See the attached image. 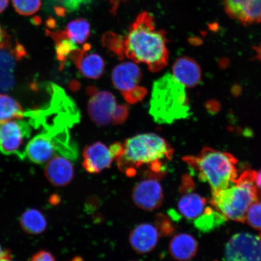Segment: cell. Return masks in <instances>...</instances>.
Wrapping results in <instances>:
<instances>
[{"label": "cell", "mask_w": 261, "mask_h": 261, "mask_svg": "<svg viewBox=\"0 0 261 261\" xmlns=\"http://www.w3.org/2000/svg\"><path fill=\"white\" fill-rule=\"evenodd\" d=\"M125 55L137 63H143L152 72L168 65L169 52L165 32L156 28L154 18L143 12L123 39Z\"/></svg>", "instance_id": "2"}, {"label": "cell", "mask_w": 261, "mask_h": 261, "mask_svg": "<svg viewBox=\"0 0 261 261\" xmlns=\"http://www.w3.org/2000/svg\"><path fill=\"white\" fill-rule=\"evenodd\" d=\"M171 256L178 261H187L197 253L198 244L195 238L187 233L178 234L173 237L169 246Z\"/></svg>", "instance_id": "20"}, {"label": "cell", "mask_w": 261, "mask_h": 261, "mask_svg": "<svg viewBox=\"0 0 261 261\" xmlns=\"http://www.w3.org/2000/svg\"><path fill=\"white\" fill-rule=\"evenodd\" d=\"M227 261H261V238L248 233L234 234L225 250Z\"/></svg>", "instance_id": "8"}, {"label": "cell", "mask_w": 261, "mask_h": 261, "mask_svg": "<svg viewBox=\"0 0 261 261\" xmlns=\"http://www.w3.org/2000/svg\"><path fill=\"white\" fill-rule=\"evenodd\" d=\"M25 112L20 103L7 94H0V123L23 118Z\"/></svg>", "instance_id": "23"}, {"label": "cell", "mask_w": 261, "mask_h": 261, "mask_svg": "<svg viewBox=\"0 0 261 261\" xmlns=\"http://www.w3.org/2000/svg\"><path fill=\"white\" fill-rule=\"evenodd\" d=\"M224 4L231 18L245 24L260 23L261 0H224Z\"/></svg>", "instance_id": "11"}, {"label": "cell", "mask_w": 261, "mask_h": 261, "mask_svg": "<svg viewBox=\"0 0 261 261\" xmlns=\"http://www.w3.org/2000/svg\"><path fill=\"white\" fill-rule=\"evenodd\" d=\"M31 126L30 123L21 119L0 123V152L22 159V146L31 136Z\"/></svg>", "instance_id": "7"}, {"label": "cell", "mask_w": 261, "mask_h": 261, "mask_svg": "<svg viewBox=\"0 0 261 261\" xmlns=\"http://www.w3.org/2000/svg\"><path fill=\"white\" fill-rule=\"evenodd\" d=\"M256 185L258 192L259 191H261V171L257 172L256 177Z\"/></svg>", "instance_id": "37"}, {"label": "cell", "mask_w": 261, "mask_h": 261, "mask_svg": "<svg viewBox=\"0 0 261 261\" xmlns=\"http://www.w3.org/2000/svg\"><path fill=\"white\" fill-rule=\"evenodd\" d=\"M125 1V0H111V3H112L113 8V11H116L117 8L120 5V3L123 2Z\"/></svg>", "instance_id": "38"}, {"label": "cell", "mask_w": 261, "mask_h": 261, "mask_svg": "<svg viewBox=\"0 0 261 261\" xmlns=\"http://www.w3.org/2000/svg\"><path fill=\"white\" fill-rule=\"evenodd\" d=\"M184 161L207 182L212 192L226 188L238 178L237 159L228 152L204 148L197 156H186Z\"/></svg>", "instance_id": "5"}, {"label": "cell", "mask_w": 261, "mask_h": 261, "mask_svg": "<svg viewBox=\"0 0 261 261\" xmlns=\"http://www.w3.org/2000/svg\"><path fill=\"white\" fill-rule=\"evenodd\" d=\"M227 218L219 211L211 207L205 208L203 214L195 219V226L203 232H208L223 224Z\"/></svg>", "instance_id": "25"}, {"label": "cell", "mask_w": 261, "mask_h": 261, "mask_svg": "<svg viewBox=\"0 0 261 261\" xmlns=\"http://www.w3.org/2000/svg\"><path fill=\"white\" fill-rule=\"evenodd\" d=\"M30 261H56L54 257L52 256L50 253L45 252V251H41L35 254L32 257Z\"/></svg>", "instance_id": "35"}, {"label": "cell", "mask_w": 261, "mask_h": 261, "mask_svg": "<svg viewBox=\"0 0 261 261\" xmlns=\"http://www.w3.org/2000/svg\"><path fill=\"white\" fill-rule=\"evenodd\" d=\"M117 106L115 97L109 91H97L91 96L88 103V113L97 125L107 126L112 122V116Z\"/></svg>", "instance_id": "10"}, {"label": "cell", "mask_w": 261, "mask_h": 261, "mask_svg": "<svg viewBox=\"0 0 261 261\" xmlns=\"http://www.w3.org/2000/svg\"><path fill=\"white\" fill-rule=\"evenodd\" d=\"M51 100L43 109L25 112L31 126L43 128V133L53 142L57 155L74 160L78 156L77 147L70 135V129L80 120L76 104L63 89L55 84L48 87Z\"/></svg>", "instance_id": "1"}, {"label": "cell", "mask_w": 261, "mask_h": 261, "mask_svg": "<svg viewBox=\"0 0 261 261\" xmlns=\"http://www.w3.org/2000/svg\"><path fill=\"white\" fill-rule=\"evenodd\" d=\"M194 184L192 178L189 177V175H185L182 179L181 185L179 190H180L181 192H184L185 194L190 192L193 190L194 188Z\"/></svg>", "instance_id": "34"}, {"label": "cell", "mask_w": 261, "mask_h": 261, "mask_svg": "<svg viewBox=\"0 0 261 261\" xmlns=\"http://www.w3.org/2000/svg\"><path fill=\"white\" fill-rule=\"evenodd\" d=\"M133 261H137V260H133Z\"/></svg>", "instance_id": "45"}, {"label": "cell", "mask_w": 261, "mask_h": 261, "mask_svg": "<svg viewBox=\"0 0 261 261\" xmlns=\"http://www.w3.org/2000/svg\"><path fill=\"white\" fill-rule=\"evenodd\" d=\"M25 55L24 48L19 44L0 48V91L9 90L14 86L15 60Z\"/></svg>", "instance_id": "12"}, {"label": "cell", "mask_w": 261, "mask_h": 261, "mask_svg": "<svg viewBox=\"0 0 261 261\" xmlns=\"http://www.w3.org/2000/svg\"><path fill=\"white\" fill-rule=\"evenodd\" d=\"M12 2L16 12L24 16L35 14L41 6V0H12Z\"/></svg>", "instance_id": "28"}, {"label": "cell", "mask_w": 261, "mask_h": 261, "mask_svg": "<svg viewBox=\"0 0 261 261\" xmlns=\"http://www.w3.org/2000/svg\"><path fill=\"white\" fill-rule=\"evenodd\" d=\"M260 237L261 238V234H260Z\"/></svg>", "instance_id": "44"}, {"label": "cell", "mask_w": 261, "mask_h": 261, "mask_svg": "<svg viewBox=\"0 0 261 261\" xmlns=\"http://www.w3.org/2000/svg\"><path fill=\"white\" fill-rule=\"evenodd\" d=\"M132 197L137 207L144 211H152L161 206L164 196L158 179L148 178L139 182L134 187Z\"/></svg>", "instance_id": "9"}, {"label": "cell", "mask_w": 261, "mask_h": 261, "mask_svg": "<svg viewBox=\"0 0 261 261\" xmlns=\"http://www.w3.org/2000/svg\"><path fill=\"white\" fill-rule=\"evenodd\" d=\"M11 42L8 35L0 26V48L8 46L11 44Z\"/></svg>", "instance_id": "36"}, {"label": "cell", "mask_w": 261, "mask_h": 261, "mask_svg": "<svg viewBox=\"0 0 261 261\" xmlns=\"http://www.w3.org/2000/svg\"><path fill=\"white\" fill-rule=\"evenodd\" d=\"M45 174L51 184L63 187L72 180L74 168L70 160L56 155L45 165Z\"/></svg>", "instance_id": "18"}, {"label": "cell", "mask_w": 261, "mask_h": 261, "mask_svg": "<svg viewBox=\"0 0 261 261\" xmlns=\"http://www.w3.org/2000/svg\"><path fill=\"white\" fill-rule=\"evenodd\" d=\"M66 37L76 44L85 43L90 35V25L86 19H77L71 21L64 30Z\"/></svg>", "instance_id": "26"}, {"label": "cell", "mask_w": 261, "mask_h": 261, "mask_svg": "<svg viewBox=\"0 0 261 261\" xmlns=\"http://www.w3.org/2000/svg\"><path fill=\"white\" fill-rule=\"evenodd\" d=\"M159 237L155 226L149 223H142L134 228L130 232L129 243L137 253H148L155 249Z\"/></svg>", "instance_id": "17"}, {"label": "cell", "mask_w": 261, "mask_h": 261, "mask_svg": "<svg viewBox=\"0 0 261 261\" xmlns=\"http://www.w3.org/2000/svg\"><path fill=\"white\" fill-rule=\"evenodd\" d=\"M83 168L90 174H98L109 168L114 161L110 148L97 142L87 146L83 151Z\"/></svg>", "instance_id": "14"}, {"label": "cell", "mask_w": 261, "mask_h": 261, "mask_svg": "<svg viewBox=\"0 0 261 261\" xmlns=\"http://www.w3.org/2000/svg\"><path fill=\"white\" fill-rule=\"evenodd\" d=\"M90 48V44L84 45L83 48L75 50L70 58L85 77L97 80L103 74L105 62L100 55L89 54Z\"/></svg>", "instance_id": "13"}, {"label": "cell", "mask_w": 261, "mask_h": 261, "mask_svg": "<svg viewBox=\"0 0 261 261\" xmlns=\"http://www.w3.org/2000/svg\"><path fill=\"white\" fill-rule=\"evenodd\" d=\"M46 34L53 39L55 42L57 58L60 62L61 69H63L66 65L68 59L70 58L73 52L79 47L76 44L66 37L64 31L54 32L47 30Z\"/></svg>", "instance_id": "22"}, {"label": "cell", "mask_w": 261, "mask_h": 261, "mask_svg": "<svg viewBox=\"0 0 261 261\" xmlns=\"http://www.w3.org/2000/svg\"><path fill=\"white\" fill-rule=\"evenodd\" d=\"M20 224L26 232L31 234L43 232L47 227V222L44 215L35 210L26 211L21 215Z\"/></svg>", "instance_id": "24"}, {"label": "cell", "mask_w": 261, "mask_h": 261, "mask_svg": "<svg viewBox=\"0 0 261 261\" xmlns=\"http://www.w3.org/2000/svg\"><path fill=\"white\" fill-rule=\"evenodd\" d=\"M112 79L114 87L123 94L139 87L142 71L136 64L126 62L114 68Z\"/></svg>", "instance_id": "16"}, {"label": "cell", "mask_w": 261, "mask_h": 261, "mask_svg": "<svg viewBox=\"0 0 261 261\" xmlns=\"http://www.w3.org/2000/svg\"><path fill=\"white\" fill-rule=\"evenodd\" d=\"M91 2L92 0H64L63 8L66 13L73 12Z\"/></svg>", "instance_id": "33"}, {"label": "cell", "mask_w": 261, "mask_h": 261, "mask_svg": "<svg viewBox=\"0 0 261 261\" xmlns=\"http://www.w3.org/2000/svg\"><path fill=\"white\" fill-rule=\"evenodd\" d=\"M206 201L200 195L188 192L182 195L178 202V210L188 220L197 219L203 214Z\"/></svg>", "instance_id": "21"}, {"label": "cell", "mask_w": 261, "mask_h": 261, "mask_svg": "<svg viewBox=\"0 0 261 261\" xmlns=\"http://www.w3.org/2000/svg\"><path fill=\"white\" fill-rule=\"evenodd\" d=\"M185 86L170 73L153 84L149 114L159 124H172L187 118L191 107Z\"/></svg>", "instance_id": "4"}, {"label": "cell", "mask_w": 261, "mask_h": 261, "mask_svg": "<svg viewBox=\"0 0 261 261\" xmlns=\"http://www.w3.org/2000/svg\"><path fill=\"white\" fill-rule=\"evenodd\" d=\"M147 94V90L143 87H138L128 92L124 93L122 96L127 102L134 104L143 100Z\"/></svg>", "instance_id": "31"}, {"label": "cell", "mask_w": 261, "mask_h": 261, "mask_svg": "<svg viewBox=\"0 0 261 261\" xmlns=\"http://www.w3.org/2000/svg\"><path fill=\"white\" fill-rule=\"evenodd\" d=\"M56 155L57 153L53 142L45 134L40 133L26 145L23 159L27 158L36 164L43 165Z\"/></svg>", "instance_id": "15"}, {"label": "cell", "mask_w": 261, "mask_h": 261, "mask_svg": "<svg viewBox=\"0 0 261 261\" xmlns=\"http://www.w3.org/2000/svg\"><path fill=\"white\" fill-rule=\"evenodd\" d=\"M9 0H0V13L4 11L7 8Z\"/></svg>", "instance_id": "39"}, {"label": "cell", "mask_w": 261, "mask_h": 261, "mask_svg": "<svg viewBox=\"0 0 261 261\" xmlns=\"http://www.w3.org/2000/svg\"><path fill=\"white\" fill-rule=\"evenodd\" d=\"M123 151L116 161L120 171L128 177L136 174L137 171L144 165L169 161L174 149L166 140L155 134L137 135L124 142Z\"/></svg>", "instance_id": "3"}, {"label": "cell", "mask_w": 261, "mask_h": 261, "mask_svg": "<svg viewBox=\"0 0 261 261\" xmlns=\"http://www.w3.org/2000/svg\"><path fill=\"white\" fill-rule=\"evenodd\" d=\"M129 116V107L126 104L117 105L112 116L114 125H120L125 122Z\"/></svg>", "instance_id": "32"}, {"label": "cell", "mask_w": 261, "mask_h": 261, "mask_svg": "<svg viewBox=\"0 0 261 261\" xmlns=\"http://www.w3.org/2000/svg\"><path fill=\"white\" fill-rule=\"evenodd\" d=\"M172 71L173 76L185 87L197 86L201 79L200 67L190 58H178L173 65Z\"/></svg>", "instance_id": "19"}, {"label": "cell", "mask_w": 261, "mask_h": 261, "mask_svg": "<svg viewBox=\"0 0 261 261\" xmlns=\"http://www.w3.org/2000/svg\"><path fill=\"white\" fill-rule=\"evenodd\" d=\"M256 174L244 172L227 188L212 192V205L227 219L244 223L248 208L259 197Z\"/></svg>", "instance_id": "6"}, {"label": "cell", "mask_w": 261, "mask_h": 261, "mask_svg": "<svg viewBox=\"0 0 261 261\" xmlns=\"http://www.w3.org/2000/svg\"><path fill=\"white\" fill-rule=\"evenodd\" d=\"M246 221L251 227L261 231V197H258L248 208Z\"/></svg>", "instance_id": "29"}, {"label": "cell", "mask_w": 261, "mask_h": 261, "mask_svg": "<svg viewBox=\"0 0 261 261\" xmlns=\"http://www.w3.org/2000/svg\"><path fill=\"white\" fill-rule=\"evenodd\" d=\"M97 91V89L95 87H88L87 89V94H89L90 96L93 95L94 94H95Z\"/></svg>", "instance_id": "41"}, {"label": "cell", "mask_w": 261, "mask_h": 261, "mask_svg": "<svg viewBox=\"0 0 261 261\" xmlns=\"http://www.w3.org/2000/svg\"><path fill=\"white\" fill-rule=\"evenodd\" d=\"M255 50L257 54V58L261 60V44L256 47Z\"/></svg>", "instance_id": "42"}, {"label": "cell", "mask_w": 261, "mask_h": 261, "mask_svg": "<svg viewBox=\"0 0 261 261\" xmlns=\"http://www.w3.org/2000/svg\"><path fill=\"white\" fill-rule=\"evenodd\" d=\"M102 42L104 46L115 54L120 60L125 57L124 40L120 36L113 33L107 34L103 35Z\"/></svg>", "instance_id": "27"}, {"label": "cell", "mask_w": 261, "mask_h": 261, "mask_svg": "<svg viewBox=\"0 0 261 261\" xmlns=\"http://www.w3.org/2000/svg\"><path fill=\"white\" fill-rule=\"evenodd\" d=\"M154 226L159 236L161 237L170 236L174 231V227L172 226L169 218L162 214L156 215Z\"/></svg>", "instance_id": "30"}, {"label": "cell", "mask_w": 261, "mask_h": 261, "mask_svg": "<svg viewBox=\"0 0 261 261\" xmlns=\"http://www.w3.org/2000/svg\"><path fill=\"white\" fill-rule=\"evenodd\" d=\"M4 258H11V256L8 252L3 250L2 247L0 246V259Z\"/></svg>", "instance_id": "40"}, {"label": "cell", "mask_w": 261, "mask_h": 261, "mask_svg": "<svg viewBox=\"0 0 261 261\" xmlns=\"http://www.w3.org/2000/svg\"><path fill=\"white\" fill-rule=\"evenodd\" d=\"M0 261H12L10 260V258H4L2 259H0Z\"/></svg>", "instance_id": "43"}]
</instances>
